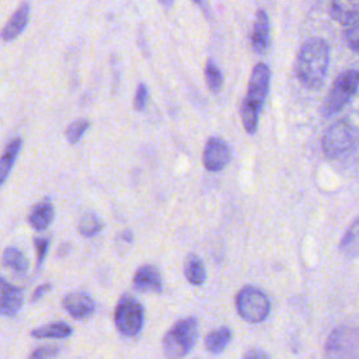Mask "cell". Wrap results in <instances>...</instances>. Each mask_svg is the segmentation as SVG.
Returning a JSON list of instances; mask_svg holds the SVG:
<instances>
[{"label":"cell","mask_w":359,"mask_h":359,"mask_svg":"<svg viewBox=\"0 0 359 359\" xmlns=\"http://www.w3.org/2000/svg\"><path fill=\"white\" fill-rule=\"evenodd\" d=\"M330 66V46L325 39L309 38L299 49L294 74L302 86L310 90H318L327 76Z\"/></svg>","instance_id":"cell-1"},{"label":"cell","mask_w":359,"mask_h":359,"mask_svg":"<svg viewBox=\"0 0 359 359\" xmlns=\"http://www.w3.org/2000/svg\"><path fill=\"white\" fill-rule=\"evenodd\" d=\"M271 84V70L265 63H257L251 72L247 94L241 104V119L244 129L254 133L258 126L259 112L266 100Z\"/></svg>","instance_id":"cell-2"},{"label":"cell","mask_w":359,"mask_h":359,"mask_svg":"<svg viewBox=\"0 0 359 359\" xmlns=\"http://www.w3.org/2000/svg\"><path fill=\"white\" fill-rule=\"evenodd\" d=\"M198 338V320L187 317L177 321L163 338V352L167 358H182L191 352Z\"/></svg>","instance_id":"cell-3"},{"label":"cell","mask_w":359,"mask_h":359,"mask_svg":"<svg viewBox=\"0 0 359 359\" xmlns=\"http://www.w3.org/2000/svg\"><path fill=\"white\" fill-rule=\"evenodd\" d=\"M359 73L356 69H349L342 72L332 83L328 95L324 98L320 112L323 116L330 118L339 112L349 101L355 97L358 91Z\"/></svg>","instance_id":"cell-4"},{"label":"cell","mask_w":359,"mask_h":359,"mask_svg":"<svg viewBox=\"0 0 359 359\" xmlns=\"http://www.w3.org/2000/svg\"><path fill=\"white\" fill-rule=\"evenodd\" d=\"M323 153L328 158H338L351 150L356 144V128L355 125L344 118L332 123L323 136Z\"/></svg>","instance_id":"cell-5"},{"label":"cell","mask_w":359,"mask_h":359,"mask_svg":"<svg viewBox=\"0 0 359 359\" xmlns=\"http://www.w3.org/2000/svg\"><path fill=\"white\" fill-rule=\"evenodd\" d=\"M236 309L243 320L248 323H261L269 314L271 303L261 289L247 285L237 293Z\"/></svg>","instance_id":"cell-6"},{"label":"cell","mask_w":359,"mask_h":359,"mask_svg":"<svg viewBox=\"0 0 359 359\" xmlns=\"http://www.w3.org/2000/svg\"><path fill=\"white\" fill-rule=\"evenodd\" d=\"M114 321L118 331L125 337H135L144 323L143 306L132 296H122L115 307Z\"/></svg>","instance_id":"cell-7"},{"label":"cell","mask_w":359,"mask_h":359,"mask_svg":"<svg viewBox=\"0 0 359 359\" xmlns=\"http://www.w3.org/2000/svg\"><path fill=\"white\" fill-rule=\"evenodd\" d=\"M325 353L331 358H355L358 355V330L348 325L335 328L325 342Z\"/></svg>","instance_id":"cell-8"},{"label":"cell","mask_w":359,"mask_h":359,"mask_svg":"<svg viewBox=\"0 0 359 359\" xmlns=\"http://www.w3.org/2000/svg\"><path fill=\"white\" fill-rule=\"evenodd\" d=\"M231 157V150L230 146L220 137H210L208 139L205 149H203V156H202V163L208 171H220L223 170L227 163L230 161Z\"/></svg>","instance_id":"cell-9"},{"label":"cell","mask_w":359,"mask_h":359,"mask_svg":"<svg viewBox=\"0 0 359 359\" xmlns=\"http://www.w3.org/2000/svg\"><path fill=\"white\" fill-rule=\"evenodd\" d=\"M24 303L22 289L0 276V316H15Z\"/></svg>","instance_id":"cell-10"},{"label":"cell","mask_w":359,"mask_h":359,"mask_svg":"<svg viewBox=\"0 0 359 359\" xmlns=\"http://www.w3.org/2000/svg\"><path fill=\"white\" fill-rule=\"evenodd\" d=\"M251 45L252 50L257 55H265L271 45V24L269 17L264 10H258L255 13V20L252 25L251 34Z\"/></svg>","instance_id":"cell-11"},{"label":"cell","mask_w":359,"mask_h":359,"mask_svg":"<svg viewBox=\"0 0 359 359\" xmlns=\"http://www.w3.org/2000/svg\"><path fill=\"white\" fill-rule=\"evenodd\" d=\"M63 309L76 320L90 317L95 310V303L86 292H72L63 297Z\"/></svg>","instance_id":"cell-12"},{"label":"cell","mask_w":359,"mask_h":359,"mask_svg":"<svg viewBox=\"0 0 359 359\" xmlns=\"http://www.w3.org/2000/svg\"><path fill=\"white\" fill-rule=\"evenodd\" d=\"M31 14V6L28 1H22L17 10L13 13V15L8 18V21L4 24L0 32V38L6 42L15 39L28 25Z\"/></svg>","instance_id":"cell-13"},{"label":"cell","mask_w":359,"mask_h":359,"mask_svg":"<svg viewBox=\"0 0 359 359\" xmlns=\"http://www.w3.org/2000/svg\"><path fill=\"white\" fill-rule=\"evenodd\" d=\"M133 287L137 292H156L163 290L161 273L154 265H142L133 275Z\"/></svg>","instance_id":"cell-14"},{"label":"cell","mask_w":359,"mask_h":359,"mask_svg":"<svg viewBox=\"0 0 359 359\" xmlns=\"http://www.w3.org/2000/svg\"><path fill=\"white\" fill-rule=\"evenodd\" d=\"M332 20L342 25H352L358 22L359 0H332L330 7Z\"/></svg>","instance_id":"cell-15"},{"label":"cell","mask_w":359,"mask_h":359,"mask_svg":"<svg viewBox=\"0 0 359 359\" xmlns=\"http://www.w3.org/2000/svg\"><path fill=\"white\" fill-rule=\"evenodd\" d=\"M53 216H55L53 205L50 203V201L45 199V201L38 202L31 209V212L28 215V223L36 231H42V230H45L52 223Z\"/></svg>","instance_id":"cell-16"},{"label":"cell","mask_w":359,"mask_h":359,"mask_svg":"<svg viewBox=\"0 0 359 359\" xmlns=\"http://www.w3.org/2000/svg\"><path fill=\"white\" fill-rule=\"evenodd\" d=\"M22 147V139L21 137H14L7 143L4 147L1 156H0V187L6 182L7 177L11 172V168L21 151Z\"/></svg>","instance_id":"cell-17"},{"label":"cell","mask_w":359,"mask_h":359,"mask_svg":"<svg viewBox=\"0 0 359 359\" xmlns=\"http://www.w3.org/2000/svg\"><path fill=\"white\" fill-rule=\"evenodd\" d=\"M184 275L191 285L199 286L205 282L206 269H205L203 261L196 254H189L187 257L185 265H184Z\"/></svg>","instance_id":"cell-18"},{"label":"cell","mask_w":359,"mask_h":359,"mask_svg":"<svg viewBox=\"0 0 359 359\" xmlns=\"http://www.w3.org/2000/svg\"><path fill=\"white\" fill-rule=\"evenodd\" d=\"M72 332H73V330L67 323L56 321V323H50V324H46V325L32 330L31 337L38 338V339H45V338L62 339V338L70 337Z\"/></svg>","instance_id":"cell-19"},{"label":"cell","mask_w":359,"mask_h":359,"mask_svg":"<svg viewBox=\"0 0 359 359\" xmlns=\"http://www.w3.org/2000/svg\"><path fill=\"white\" fill-rule=\"evenodd\" d=\"M231 341V330L226 325L210 331L205 338V346L210 353H220Z\"/></svg>","instance_id":"cell-20"},{"label":"cell","mask_w":359,"mask_h":359,"mask_svg":"<svg viewBox=\"0 0 359 359\" xmlns=\"http://www.w3.org/2000/svg\"><path fill=\"white\" fill-rule=\"evenodd\" d=\"M358 227H359V222H358V219H355L352 222V224L348 227V230L345 231V234L341 240V244H339L341 252L348 258H355L358 255V250H359Z\"/></svg>","instance_id":"cell-21"},{"label":"cell","mask_w":359,"mask_h":359,"mask_svg":"<svg viewBox=\"0 0 359 359\" xmlns=\"http://www.w3.org/2000/svg\"><path fill=\"white\" fill-rule=\"evenodd\" d=\"M3 265L11 268L17 273H24L28 268V259L17 247H7L3 251Z\"/></svg>","instance_id":"cell-22"},{"label":"cell","mask_w":359,"mask_h":359,"mask_svg":"<svg viewBox=\"0 0 359 359\" xmlns=\"http://www.w3.org/2000/svg\"><path fill=\"white\" fill-rule=\"evenodd\" d=\"M104 224L102 220L93 212H86L77 224V229L80 231V234H83L84 237H91L97 233H100L102 230Z\"/></svg>","instance_id":"cell-23"},{"label":"cell","mask_w":359,"mask_h":359,"mask_svg":"<svg viewBox=\"0 0 359 359\" xmlns=\"http://www.w3.org/2000/svg\"><path fill=\"white\" fill-rule=\"evenodd\" d=\"M205 79H206V84H208V87H209V90L212 93L217 94L222 90L223 74H222V70L219 69V66L216 65V62H213L212 59H209L206 62Z\"/></svg>","instance_id":"cell-24"},{"label":"cell","mask_w":359,"mask_h":359,"mask_svg":"<svg viewBox=\"0 0 359 359\" xmlns=\"http://www.w3.org/2000/svg\"><path fill=\"white\" fill-rule=\"evenodd\" d=\"M90 128V122L84 118L76 119L73 121L67 129H66V139L70 144H76L79 143V140L83 137V135L87 132V129Z\"/></svg>","instance_id":"cell-25"},{"label":"cell","mask_w":359,"mask_h":359,"mask_svg":"<svg viewBox=\"0 0 359 359\" xmlns=\"http://www.w3.org/2000/svg\"><path fill=\"white\" fill-rule=\"evenodd\" d=\"M344 39L346 42V45L351 48L352 52L358 53L359 50V27L358 22L348 25L344 31Z\"/></svg>","instance_id":"cell-26"},{"label":"cell","mask_w":359,"mask_h":359,"mask_svg":"<svg viewBox=\"0 0 359 359\" xmlns=\"http://www.w3.org/2000/svg\"><path fill=\"white\" fill-rule=\"evenodd\" d=\"M147 100H149V88H147V86L144 83H139V86L136 88L135 98H133L135 109L143 111L146 104H147Z\"/></svg>","instance_id":"cell-27"},{"label":"cell","mask_w":359,"mask_h":359,"mask_svg":"<svg viewBox=\"0 0 359 359\" xmlns=\"http://www.w3.org/2000/svg\"><path fill=\"white\" fill-rule=\"evenodd\" d=\"M34 245L36 250V268L39 269V266L42 265L46 252H48V247H49V238L46 237H36L34 238Z\"/></svg>","instance_id":"cell-28"},{"label":"cell","mask_w":359,"mask_h":359,"mask_svg":"<svg viewBox=\"0 0 359 359\" xmlns=\"http://www.w3.org/2000/svg\"><path fill=\"white\" fill-rule=\"evenodd\" d=\"M59 352H60V348H59V346L46 345V346H39V348H36L34 352L29 353V358H35V359L53 358V356L59 355Z\"/></svg>","instance_id":"cell-29"},{"label":"cell","mask_w":359,"mask_h":359,"mask_svg":"<svg viewBox=\"0 0 359 359\" xmlns=\"http://www.w3.org/2000/svg\"><path fill=\"white\" fill-rule=\"evenodd\" d=\"M50 283H42V285H39L35 290H34V293H32V296H31V302H36V300H39L41 297H43L49 290H50Z\"/></svg>","instance_id":"cell-30"},{"label":"cell","mask_w":359,"mask_h":359,"mask_svg":"<svg viewBox=\"0 0 359 359\" xmlns=\"http://www.w3.org/2000/svg\"><path fill=\"white\" fill-rule=\"evenodd\" d=\"M269 355L264 351H258V349H252L244 353V358H268Z\"/></svg>","instance_id":"cell-31"},{"label":"cell","mask_w":359,"mask_h":359,"mask_svg":"<svg viewBox=\"0 0 359 359\" xmlns=\"http://www.w3.org/2000/svg\"><path fill=\"white\" fill-rule=\"evenodd\" d=\"M121 238H122L123 241H126L128 244H132V243H133V234H132L130 230L122 231V233H121Z\"/></svg>","instance_id":"cell-32"},{"label":"cell","mask_w":359,"mask_h":359,"mask_svg":"<svg viewBox=\"0 0 359 359\" xmlns=\"http://www.w3.org/2000/svg\"><path fill=\"white\" fill-rule=\"evenodd\" d=\"M163 6H165V7H171L172 4H174V0H158Z\"/></svg>","instance_id":"cell-33"},{"label":"cell","mask_w":359,"mask_h":359,"mask_svg":"<svg viewBox=\"0 0 359 359\" xmlns=\"http://www.w3.org/2000/svg\"><path fill=\"white\" fill-rule=\"evenodd\" d=\"M195 3H198V4H202L203 3V0H194Z\"/></svg>","instance_id":"cell-34"}]
</instances>
